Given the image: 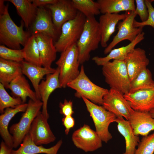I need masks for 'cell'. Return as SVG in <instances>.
I'll list each match as a JSON object with an SVG mask.
<instances>
[{"instance_id": "37", "label": "cell", "mask_w": 154, "mask_h": 154, "mask_svg": "<svg viewBox=\"0 0 154 154\" xmlns=\"http://www.w3.org/2000/svg\"><path fill=\"white\" fill-rule=\"evenodd\" d=\"M135 1L136 6L135 12L137 15L139 16L141 22H144L147 20L149 16L148 11L145 0H135Z\"/></svg>"}, {"instance_id": "20", "label": "cell", "mask_w": 154, "mask_h": 154, "mask_svg": "<svg viewBox=\"0 0 154 154\" xmlns=\"http://www.w3.org/2000/svg\"><path fill=\"white\" fill-rule=\"evenodd\" d=\"M126 16L125 14L106 13L102 14L98 21L101 35L100 44L103 47L106 48L110 38L114 32L117 24L124 19Z\"/></svg>"}, {"instance_id": "40", "label": "cell", "mask_w": 154, "mask_h": 154, "mask_svg": "<svg viewBox=\"0 0 154 154\" xmlns=\"http://www.w3.org/2000/svg\"><path fill=\"white\" fill-rule=\"evenodd\" d=\"M57 0H31L33 4L37 7H45L47 5L53 4Z\"/></svg>"}, {"instance_id": "36", "label": "cell", "mask_w": 154, "mask_h": 154, "mask_svg": "<svg viewBox=\"0 0 154 154\" xmlns=\"http://www.w3.org/2000/svg\"><path fill=\"white\" fill-rule=\"evenodd\" d=\"M145 1L149 13L148 18L146 21L143 22H138L135 20L133 26L134 27L137 28L149 26L154 29V8L152 5L153 0H145Z\"/></svg>"}, {"instance_id": "1", "label": "cell", "mask_w": 154, "mask_h": 154, "mask_svg": "<svg viewBox=\"0 0 154 154\" xmlns=\"http://www.w3.org/2000/svg\"><path fill=\"white\" fill-rule=\"evenodd\" d=\"M4 1L0 0V42L9 48L20 49L21 45L24 46L31 34L23 30L22 21L19 26L15 23L9 13V4L5 5Z\"/></svg>"}, {"instance_id": "23", "label": "cell", "mask_w": 154, "mask_h": 154, "mask_svg": "<svg viewBox=\"0 0 154 154\" xmlns=\"http://www.w3.org/2000/svg\"><path fill=\"white\" fill-rule=\"evenodd\" d=\"M27 103H23L16 107L7 108L0 116V135L3 141L9 147L13 148L12 136L8 129L10 121L18 113L24 112L26 110Z\"/></svg>"}, {"instance_id": "34", "label": "cell", "mask_w": 154, "mask_h": 154, "mask_svg": "<svg viewBox=\"0 0 154 154\" xmlns=\"http://www.w3.org/2000/svg\"><path fill=\"white\" fill-rule=\"evenodd\" d=\"M0 57L3 59L21 62L24 60L23 49H15L0 45Z\"/></svg>"}, {"instance_id": "6", "label": "cell", "mask_w": 154, "mask_h": 154, "mask_svg": "<svg viewBox=\"0 0 154 154\" xmlns=\"http://www.w3.org/2000/svg\"><path fill=\"white\" fill-rule=\"evenodd\" d=\"M25 111L22 114L18 122L12 125L9 131L12 136L13 148H16L21 145L28 133L35 118L40 112L43 103L40 100L36 101L30 99Z\"/></svg>"}, {"instance_id": "11", "label": "cell", "mask_w": 154, "mask_h": 154, "mask_svg": "<svg viewBox=\"0 0 154 154\" xmlns=\"http://www.w3.org/2000/svg\"><path fill=\"white\" fill-rule=\"evenodd\" d=\"M72 138L74 145L85 152L95 151L102 146V141L96 131L86 124L75 131Z\"/></svg>"}, {"instance_id": "22", "label": "cell", "mask_w": 154, "mask_h": 154, "mask_svg": "<svg viewBox=\"0 0 154 154\" xmlns=\"http://www.w3.org/2000/svg\"><path fill=\"white\" fill-rule=\"evenodd\" d=\"M145 33H140L133 41L125 46L112 49L106 56H95L92 60L98 66H102L112 60H124L127 54L135 48V46L144 39Z\"/></svg>"}, {"instance_id": "35", "label": "cell", "mask_w": 154, "mask_h": 154, "mask_svg": "<svg viewBox=\"0 0 154 154\" xmlns=\"http://www.w3.org/2000/svg\"><path fill=\"white\" fill-rule=\"evenodd\" d=\"M137 147L134 154H154V132L143 136Z\"/></svg>"}, {"instance_id": "30", "label": "cell", "mask_w": 154, "mask_h": 154, "mask_svg": "<svg viewBox=\"0 0 154 154\" xmlns=\"http://www.w3.org/2000/svg\"><path fill=\"white\" fill-rule=\"evenodd\" d=\"M24 60L39 66H42L35 36L31 35L23 49Z\"/></svg>"}, {"instance_id": "38", "label": "cell", "mask_w": 154, "mask_h": 154, "mask_svg": "<svg viewBox=\"0 0 154 154\" xmlns=\"http://www.w3.org/2000/svg\"><path fill=\"white\" fill-rule=\"evenodd\" d=\"M60 113L64 117L72 116L74 113L73 110V102L70 100L68 101L65 99L64 102L59 103Z\"/></svg>"}, {"instance_id": "5", "label": "cell", "mask_w": 154, "mask_h": 154, "mask_svg": "<svg viewBox=\"0 0 154 154\" xmlns=\"http://www.w3.org/2000/svg\"><path fill=\"white\" fill-rule=\"evenodd\" d=\"M78 52L75 44L61 52L55 64L60 70L59 80L61 87L65 88L67 84L79 74Z\"/></svg>"}, {"instance_id": "28", "label": "cell", "mask_w": 154, "mask_h": 154, "mask_svg": "<svg viewBox=\"0 0 154 154\" xmlns=\"http://www.w3.org/2000/svg\"><path fill=\"white\" fill-rule=\"evenodd\" d=\"M16 8L17 13L21 17L25 27L29 29L34 21L38 8L31 0H8Z\"/></svg>"}, {"instance_id": "4", "label": "cell", "mask_w": 154, "mask_h": 154, "mask_svg": "<svg viewBox=\"0 0 154 154\" xmlns=\"http://www.w3.org/2000/svg\"><path fill=\"white\" fill-rule=\"evenodd\" d=\"M102 73L111 88L123 94L129 93L131 82L124 60H113L104 64Z\"/></svg>"}, {"instance_id": "31", "label": "cell", "mask_w": 154, "mask_h": 154, "mask_svg": "<svg viewBox=\"0 0 154 154\" xmlns=\"http://www.w3.org/2000/svg\"><path fill=\"white\" fill-rule=\"evenodd\" d=\"M154 87L151 71L147 68L141 72L131 82L129 93H133L138 90L148 89Z\"/></svg>"}, {"instance_id": "9", "label": "cell", "mask_w": 154, "mask_h": 154, "mask_svg": "<svg viewBox=\"0 0 154 154\" xmlns=\"http://www.w3.org/2000/svg\"><path fill=\"white\" fill-rule=\"evenodd\" d=\"M126 13L125 18L118 23V32L112 41L105 48L104 50V54H108L116 45L122 41L127 40L130 42L133 41L142 32L143 27L135 28L133 26L137 15L134 11H127Z\"/></svg>"}, {"instance_id": "29", "label": "cell", "mask_w": 154, "mask_h": 154, "mask_svg": "<svg viewBox=\"0 0 154 154\" xmlns=\"http://www.w3.org/2000/svg\"><path fill=\"white\" fill-rule=\"evenodd\" d=\"M100 13L102 14L118 13L122 11H134V0H98Z\"/></svg>"}, {"instance_id": "25", "label": "cell", "mask_w": 154, "mask_h": 154, "mask_svg": "<svg viewBox=\"0 0 154 154\" xmlns=\"http://www.w3.org/2000/svg\"><path fill=\"white\" fill-rule=\"evenodd\" d=\"M115 122L117 123L118 130L125 139V150L123 154H134L140 141L139 137L135 135L129 121L123 117H117Z\"/></svg>"}, {"instance_id": "21", "label": "cell", "mask_w": 154, "mask_h": 154, "mask_svg": "<svg viewBox=\"0 0 154 154\" xmlns=\"http://www.w3.org/2000/svg\"><path fill=\"white\" fill-rule=\"evenodd\" d=\"M135 135L147 136L154 130V118L149 112L134 111L128 120Z\"/></svg>"}, {"instance_id": "26", "label": "cell", "mask_w": 154, "mask_h": 154, "mask_svg": "<svg viewBox=\"0 0 154 154\" xmlns=\"http://www.w3.org/2000/svg\"><path fill=\"white\" fill-rule=\"evenodd\" d=\"M7 89L11 90L13 97L21 98L23 103H25L28 97L34 101L38 100L35 92L32 90L28 81L23 74L18 76L12 81Z\"/></svg>"}, {"instance_id": "18", "label": "cell", "mask_w": 154, "mask_h": 154, "mask_svg": "<svg viewBox=\"0 0 154 154\" xmlns=\"http://www.w3.org/2000/svg\"><path fill=\"white\" fill-rule=\"evenodd\" d=\"M21 63L23 74L30 80L38 99L41 100L39 91L40 83L45 76L54 73L56 69L38 66L25 60Z\"/></svg>"}, {"instance_id": "7", "label": "cell", "mask_w": 154, "mask_h": 154, "mask_svg": "<svg viewBox=\"0 0 154 154\" xmlns=\"http://www.w3.org/2000/svg\"><path fill=\"white\" fill-rule=\"evenodd\" d=\"M94 122L96 132L102 141L106 143L112 138L109 131L110 123L114 122L117 117L103 106L95 104L85 98H82Z\"/></svg>"}, {"instance_id": "16", "label": "cell", "mask_w": 154, "mask_h": 154, "mask_svg": "<svg viewBox=\"0 0 154 154\" xmlns=\"http://www.w3.org/2000/svg\"><path fill=\"white\" fill-rule=\"evenodd\" d=\"M131 82L149 63L145 50L140 48H135L129 53L124 60Z\"/></svg>"}, {"instance_id": "24", "label": "cell", "mask_w": 154, "mask_h": 154, "mask_svg": "<svg viewBox=\"0 0 154 154\" xmlns=\"http://www.w3.org/2000/svg\"><path fill=\"white\" fill-rule=\"evenodd\" d=\"M62 143V140H60L54 145L49 148H46L42 145L35 144L27 133L20 147L17 150H13L12 154H57Z\"/></svg>"}, {"instance_id": "8", "label": "cell", "mask_w": 154, "mask_h": 154, "mask_svg": "<svg viewBox=\"0 0 154 154\" xmlns=\"http://www.w3.org/2000/svg\"><path fill=\"white\" fill-rule=\"evenodd\" d=\"M86 17L78 11L76 17L62 26L60 33L54 42L57 52H61L76 44L82 31Z\"/></svg>"}, {"instance_id": "42", "label": "cell", "mask_w": 154, "mask_h": 154, "mask_svg": "<svg viewBox=\"0 0 154 154\" xmlns=\"http://www.w3.org/2000/svg\"><path fill=\"white\" fill-rule=\"evenodd\" d=\"M151 117L154 118V110H152L149 112Z\"/></svg>"}, {"instance_id": "10", "label": "cell", "mask_w": 154, "mask_h": 154, "mask_svg": "<svg viewBox=\"0 0 154 154\" xmlns=\"http://www.w3.org/2000/svg\"><path fill=\"white\" fill-rule=\"evenodd\" d=\"M123 95L120 92L110 88L104 97L102 105L106 110L115 114L117 117H122L128 120L134 110Z\"/></svg>"}, {"instance_id": "17", "label": "cell", "mask_w": 154, "mask_h": 154, "mask_svg": "<svg viewBox=\"0 0 154 154\" xmlns=\"http://www.w3.org/2000/svg\"><path fill=\"white\" fill-rule=\"evenodd\" d=\"M60 70L57 67L55 72L46 76L45 80H42L39 86L41 100L43 103L41 112L47 119L49 115L47 111V103L50 96L56 89L61 88L59 80Z\"/></svg>"}, {"instance_id": "43", "label": "cell", "mask_w": 154, "mask_h": 154, "mask_svg": "<svg viewBox=\"0 0 154 154\" xmlns=\"http://www.w3.org/2000/svg\"><path fill=\"white\" fill-rule=\"evenodd\" d=\"M153 1H154V0H153Z\"/></svg>"}, {"instance_id": "27", "label": "cell", "mask_w": 154, "mask_h": 154, "mask_svg": "<svg viewBox=\"0 0 154 154\" xmlns=\"http://www.w3.org/2000/svg\"><path fill=\"white\" fill-rule=\"evenodd\" d=\"M23 74L21 62L6 60L0 58V83L5 88L14 79Z\"/></svg>"}, {"instance_id": "2", "label": "cell", "mask_w": 154, "mask_h": 154, "mask_svg": "<svg viewBox=\"0 0 154 154\" xmlns=\"http://www.w3.org/2000/svg\"><path fill=\"white\" fill-rule=\"evenodd\" d=\"M101 40L98 21L95 17H86L82 31L76 43L80 64L89 60L90 52L98 48Z\"/></svg>"}, {"instance_id": "19", "label": "cell", "mask_w": 154, "mask_h": 154, "mask_svg": "<svg viewBox=\"0 0 154 154\" xmlns=\"http://www.w3.org/2000/svg\"><path fill=\"white\" fill-rule=\"evenodd\" d=\"M35 36L39 51L42 66L51 67L55 60L57 52L54 40L50 37L44 34L38 33Z\"/></svg>"}, {"instance_id": "41", "label": "cell", "mask_w": 154, "mask_h": 154, "mask_svg": "<svg viewBox=\"0 0 154 154\" xmlns=\"http://www.w3.org/2000/svg\"><path fill=\"white\" fill-rule=\"evenodd\" d=\"M13 148L8 146L2 141L0 145V154H12Z\"/></svg>"}, {"instance_id": "13", "label": "cell", "mask_w": 154, "mask_h": 154, "mask_svg": "<svg viewBox=\"0 0 154 154\" xmlns=\"http://www.w3.org/2000/svg\"><path fill=\"white\" fill-rule=\"evenodd\" d=\"M47 120L40 111L32 123L28 133L37 145L47 144L56 139Z\"/></svg>"}, {"instance_id": "32", "label": "cell", "mask_w": 154, "mask_h": 154, "mask_svg": "<svg viewBox=\"0 0 154 154\" xmlns=\"http://www.w3.org/2000/svg\"><path fill=\"white\" fill-rule=\"evenodd\" d=\"M75 8L86 17H95L101 13L99 4L92 0H72Z\"/></svg>"}, {"instance_id": "15", "label": "cell", "mask_w": 154, "mask_h": 154, "mask_svg": "<svg viewBox=\"0 0 154 154\" xmlns=\"http://www.w3.org/2000/svg\"><path fill=\"white\" fill-rule=\"evenodd\" d=\"M123 95L135 111L149 112L154 110V87Z\"/></svg>"}, {"instance_id": "39", "label": "cell", "mask_w": 154, "mask_h": 154, "mask_svg": "<svg viewBox=\"0 0 154 154\" xmlns=\"http://www.w3.org/2000/svg\"><path fill=\"white\" fill-rule=\"evenodd\" d=\"M62 122L65 128V133L67 135L68 134L70 129L73 128L75 125L74 119L72 116H67L64 117L62 118Z\"/></svg>"}, {"instance_id": "33", "label": "cell", "mask_w": 154, "mask_h": 154, "mask_svg": "<svg viewBox=\"0 0 154 154\" xmlns=\"http://www.w3.org/2000/svg\"><path fill=\"white\" fill-rule=\"evenodd\" d=\"M23 104L21 98L11 96L4 86L0 83V113H3L7 108H15Z\"/></svg>"}, {"instance_id": "12", "label": "cell", "mask_w": 154, "mask_h": 154, "mask_svg": "<svg viewBox=\"0 0 154 154\" xmlns=\"http://www.w3.org/2000/svg\"><path fill=\"white\" fill-rule=\"evenodd\" d=\"M45 7L49 10L53 23L60 31L63 25L74 18L78 12L72 0H57L55 3Z\"/></svg>"}, {"instance_id": "14", "label": "cell", "mask_w": 154, "mask_h": 154, "mask_svg": "<svg viewBox=\"0 0 154 154\" xmlns=\"http://www.w3.org/2000/svg\"><path fill=\"white\" fill-rule=\"evenodd\" d=\"M31 35L41 33L47 35L56 41L60 31L55 26L49 10L45 7L38 8L36 18L30 27Z\"/></svg>"}, {"instance_id": "3", "label": "cell", "mask_w": 154, "mask_h": 154, "mask_svg": "<svg viewBox=\"0 0 154 154\" xmlns=\"http://www.w3.org/2000/svg\"><path fill=\"white\" fill-rule=\"evenodd\" d=\"M67 86L76 91L74 96L78 98L84 97L91 102L102 105L104 96L109 90L93 83L86 74L84 66L81 67L78 76L69 82Z\"/></svg>"}]
</instances>
